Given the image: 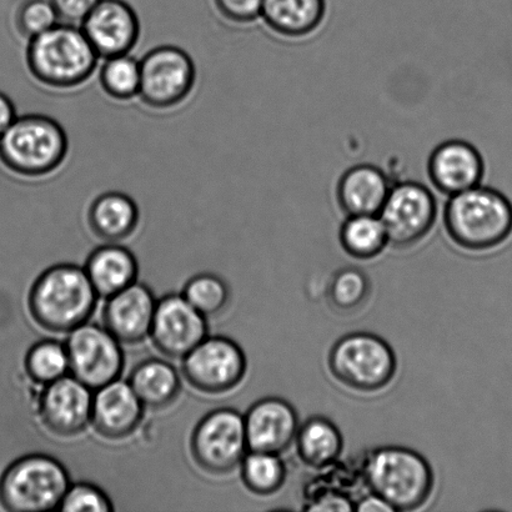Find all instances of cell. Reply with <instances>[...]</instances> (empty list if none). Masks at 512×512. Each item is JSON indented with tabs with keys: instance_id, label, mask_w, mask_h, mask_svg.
Listing matches in <instances>:
<instances>
[{
	"instance_id": "cell-1",
	"label": "cell",
	"mask_w": 512,
	"mask_h": 512,
	"mask_svg": "<svg viewBox=\"0 0 512 512\" xmlns=\"http://www.w3.org/2000/svg\"><path fill=\"white\" fill-rule=\"evenodd\" d=\"M98 296L84 268L58 264L34 281L28 306L40 328L65 334L88 323L97 309Z\"/></svg>"
},
{
	"instance_id": "cell-2",
	"label": "cell",
	"mask_w": 512,
	"mask_h": 512,
	"mask_svg": "<svg viewBox=\"0 0 512 512\" xmlns=\"http://www.w3.org/2000/svg\"><path fill=\"white\" fill-rule=\"evenodd\" d=\"M444 224L450 239L461 249L488 252L510 238L512 204L498 190L478 185L450 197Z\"/></svg>"
},
{
	"instance_id": "cell-3",
	"label": "cell",
	"mask_w": 512,
	"mask_h": 512,
	"mask_svg": "<svg viewBox=\"0 0 512 512\" xmlns=\"http://www.w3.org/2000/svg\"><path fill=\"white\" fill-rule=\"evenodd\" d=\"M99 55L78 25L58 23L29 40V72L52 89H73L92 77Z\"/></svg>"
},
{
	"instance_id": "cell-4",
	"label": "cell",
	"mask_w": 512,
	"mask_h": 512,
	"mask_svg": "<svg viewBox=\"0 0 512 512\" xmlns=\"http://www.w3.org/2000/svg\"><path fill=\"white\" fill-rule=\"evenodd\" d=\"M366 486L396 511H413L428 503L434 473L428 460L403 446H383L364 456Z\"/></svg>"
},
{
	"instance_id": "cell-5",
	"label": "cell",
	"mask_w": 512,
	"mask_h": 512,
	"mask_svg": "<svg viewBox=\"0 0 512 512\" xmlns=\"http://www.w3.org/2000/svg\"><path fill=\"white\" fill-rule=\"evenodd\" d=\"M68 137L57 120L43 114L15 118L0 137V160L13 173L42 178L63 164Z\"/></svg>"
},
{
	"instance_id": "cell-6",
	"label": "cell",
	"mask_w": 512,
	"mask_h": 512,
	"mask_svg": "<svg viewBox=\"0 0 512 512\" xmlns=\"http://www.w3.org/2000/svg\"><path fill=\"white\" fill-rule=\"evenodd\" d=\"M70 484L68 470L53 456L25 455L10 464L0 478V504L12 512L59 509Z\"/></svg>"
},
{
	"instance_id": "cell-7",
	"label": "cell",
	"mask_w": 512,
	"mask_h": 512,
	"mask_svg": "<svg viewBox=\"0 0 512 512\" xmlns=\"http://www.w3.org/2000/svg\"><path fill=\"white\" fill-rule=\"evenodd\" d=\"M329 368L340 384L358 393H378L396 374L391 346L371 333H351L336 341L329 354Z\"/></svg>"
},
{
	"instance_id": "cell-8",
	"label": "cell",
	"mask_w": 512,
	"mask_h": 512,
	"mask_svg": "<svg viewBox=\"0 0 512 512\" xmlns=\"http://www.w3.org/2000/svg\"><path fill=\"white\" fill-rule=\"evenodd\" d=\"M244 416L223 408L203 416L190 438V454L204 473L214 476L232 474L248 454Z\"/></svg>"
},
{
	"instance_id": "cell-9",
	"label": "cell",
	"mask_w": 512,
	"mask_h": 512,
	"mask_svg": "<svg viewBox=\"0 0 512 512\" xmlns=\"http://www.w3.org/2000/svg\"><path fill=\"white\" fill-rule=\"evenodd\" d=\"M195 77L193 59L185 50L162 45L140 60L139 98L152 109L178 107L192 93Z\"/></svg>"
},
{
	"instance_id": "cell-10",
	"label": "cell",
	"mask_w": 512,
	"mask_h": 512,
	"mask_svg": "<svg viewBox=\"0 0 512 512\" xmlns=\"http://www.w3.org/2000/svg\"><path fill=\"white\" fill-rule=\"evenodd\" d=\"M247 370L243 349L225 336H207L185 356L182 365L188 384L208 395H222L238 388Z\"/></svg>"
},
{
	"instance_id": "cell-11",
	"label": "cell",
	"mask_w": 512,
	"mask_h": 512,
	"mask_svg": "<svg viewBox=\"0 0 512 512\" xmlns=\"http://www.w3.org/2000/svg\"><path fill=\"white\" fill-rule=\"evenodd\" d=\"M389 244L410 249L428 237L438 218V203L424 184L404 182L391 188L379 214Z\"/></svg>"
},
{
	"instance_id": "cell-12",
	"label": "cell",
	"mask_w": 512,
	"mask_h": 512,
	"mask_svg": "<svg viewBox=\"0 0 512 512\" xmlns=\"http://www.w3.org/2000/svg\"><path fill=\"white\" fill-rule=\"evenodd\" d=\"M70 374L89 389L98 390L118 380L124 369L122 346L104 326L84 324L65 341Z\"/></svg>"
},
{
	"instance_id": "cell-13",
	"label": "cell",
	"mask_w": 512,
	"mask_h": 512,
	"mask_svg": "<svg viewBox=\"0 0 512 512\" xmlns=\"http://www.w3.org/2000/svg\"><path fill=\"white\" fill-rule=\"evenodd\" d=\"M207 320L183 295L168 294L157 301L150 338L160 353L183 360L207 338Z\"/></svg>"
},
{
	"instance_id": "cell-14",
	"label": "cell",
	"mask_w": 512,
	"mask_h": 512,
	"mask_svg": "<svg viewBox=\"0 0 512 512\" xmlns=\"http://www.w3.org/2000/svg\"><path fill=\"white\" fill-rule=\"evenodd\" d=\"M38 400L40 423L50 434L70 439L92 425L93 390L74 376L43 386Z\"/></svg>"
},
{
	"instance_id": "cell-15",
	"label": "cell",
	"mask_w": 512,
	"mask_h": 512,
	"mask_svg": "<svg viewBox=\"0 0 512 512\" xmlns=\"http://www.w3.org/2000/svg\"><path fill=\"white\" fill-rule=\"evenodd\" d=\"M80 28L104 59L129 54L140 35L138 15L124 0H99Z\"/></svg>"
},
{
	"instance_id": "cell-16",
	"label": "cell",
	"mask_w": 512,
	"mask_h": 512,
	"mask_svg": "<svg viewBox=\"0 0 512 512\" xmlns=\"http://www.w3.org/2000/svg\"><path fill=\"white\" fill-rule=\"evenodd\" d=\"M157 300L147 285L134 283L109 296L103 326L120 344L137 345L150 336Z\"/></svg>"
},
{
	"instance_id": "cell-17",
	"label": "cell",
	"mask_w": 512,
	"mask_h": 512,
	"mask_svg": "<svg viewBox=\"0 0 512 512\" xmlns=\"http://www.w3.org/2000/svg\"><path fill=\"white\" fill-rule=\"evenodd\" d=\"M249 451L281 455L294 443L299 418L293 405L280 398L255 403L244 416Z\"/></svg>"
},
{
	"instance_id": "cell-18",
	"label": "cell",
	"mask_w": 512,
	"mask_h": 512,
	"mask_svg": "<svg viewBox=\"0 0 512 512\" xmlns=\"http://www.w3.org/2000/svg\"><path fill=\"white\" fill-rule=\"evenodd\" d=\"M484 159L473 144L465 140H448L431 153L428 173L440 193L453 197L478 187L484 178Z\"/></svg>"
},
{
	"instance_id": "cell-19",
	"label": "cell",
	"mask_w": 512,
	"mask_h": 512,
	"mask_svg": "<svg viewBox=\"0 0 512 512\" xmlns=\"http://www.w3.org/2000/svg\"><path fill=\"white\" fill-rule=\"evenodd\" d=\"M93 396L92 426L102 438L120 441L137 433L144 405L127 381L115 380Z\"/></svg>"
},
{
	"instance_id": "cell-20",
	"label": "cell",
	"mask_w": 512,
	"mask_h": 512,
	"mask_svg": "<svg viewBox=\"0 0 512 512\" xmlns=\"http://www.w3.org/2000/svg\"><path fill=\"white\" fill-rule=\"evenodd\" d=\"M389 179L375 165L360 164L346 170L336 187V199L350 215H379L390 193Z\"/></svg>"
},
{
	"instance_id": "cell-21",
	"label": "cell",
	"mask_w": 512,
	"mask_h": 512,
	"mask_svg": "<svg viewBox=\"0 0 512 512\" xmlns=\"http://www.w3.org/2000/svg\"><path fill=\"white\" fill-rule=\"evenodd\" d=\"M84 269L95 291L104 298L137 283L139 274L137 258L118 243H107L95 249Z\"/></svg>"
},
{
	"instance_id": "cell-22",
	"label": "cell",
	"mask_w": 512,
	"mask_h": 512,
	"mask_svg": "<svg viewBox=\"0 0 512 512\" xmlns=\"http://www.w3.org/2000/svg\"><path fill=\"white\" fill-rule=\"evenodd\" d=\"M139 219L137 203L122 192L100 194L88 210L90 230L105 243H120L132 237Z\"/></svg>"
},
{
	"instance_id": "cell-23",
	"label": "cell",
	"mask_w": 512,
	"mask_h": 512,
	"mask_svg": "<svg viewBox=\"0 0 512 512\" xmlns=\"http://www.w3.org/2000/svg\"><path fill=\"white\" fill-rule=\"evenodd\" d=\"M128 383L145 409L160 411L177 403L182 393V380L177 369L167 361H140L130 373Z\"/></svg>"
},
{
	"instance_id": "cell-24",
	"label": "cell",
	"mask_w": 512,
	"mask_h": 512,
	"mask_svg": "<svg viewBox=\"0 0 512 512\" xmlns=\"http://www.w3.org/2000/svg\"><path fill=\"white\" fill-rule=\"evenodd\" d=\"M325 0H263L261 18L275 33L304 38L323 23Z\"/></svg>"
},
{
	"instance_id": "cell-25",
	"label": "cell",
	"mask_w": 512,
	"mask_h": 512,
	"mask_svg": "<svg viewBox=\"0 0 512 512\" xmlns=\"http://www.w3.org/2000/svg\"><path fill=\"white\" fill-rule=\"evenodd\" d=\"M295 441L301 461L318 470L338 463L344 449L338 426L324 416H313L299 426Z\"/></svg>"
},
{
	"instance_id": "cell-26",
	"label": "cell",
	"mask_w": 512,
	"mask_h": 512,
	"mask_svg": "<svg viewBox=\"0 0 512 512\" xmlns=\"http://www.w3.org/2000/svg\"><path fill=\"white\" fill-rule=\"evenodd\" d=\"M340 244L353 258L370 260L384 252L389 239L379 215H350L341 225Z\"/></svg>"
},
{
	"instance_id": "cell-27",
	"label": "cell",
	"mask_w": 512,
	"mask_h": 512,
	"mask_svg": "<svg viewBox=\"0 0 512 512\" xmlns=\"http://www.w3.org/2000/svg\"><path fill=\"white\" fill-rule=\"evenodd\" d=\"M242 480L255 495L270 496L283 488L286 466L278 454L248 451L240 464Z\"/></svg>"
},
{
	"instance_id": "cell-28",
	"label": "cell",
	"mask_w": 512,
	"mask_h": 512,
	"mask_svg": "<svg viewBox=\"0 0 512 512\" xmlns=\"http://www.w3.org/2000/svg\"><path fill=\"white\" fill-rule=\"evenodd\" d=\"M371 294L369 276L358 268L336 271L328 289L330 308L339 314H354L363 309Z\"/></svg>"
},
{
	"instance_id": "cell-29",
	"label": "cell",
	"mask_w": 512,
	"mask_h": 512,
	"mask_svg": "<svg viewBox=\"0 0 512 512\" xmlns=\"http://www.w3.org/2000/svg\"><path fill=\"white\" fill-rule=\"evenodd\" d=\"M25 371L38 385H49L70 373L65 343L42 340L35 343L25 356Z\"/></svg>"
},
{
	"instance_id": "cell-30",
	"label": "cell",
	"mask_w": 512,
	"mask_h": 512,
	"mask_svg": "<svg viewBox=\"0 0 512 512\" xmlns=\"http://www.w3.org/2000/svg\"><path fill=\"white\" fill-rule=\"evenodd\" d=\"M182 295L207 319L222 315L230 303L229 286L220 276L210 273L193 276Z\"/></svg>"
},
{
	"instance_id": "cell-31",
	"label": "cell",
	"mask_w": 512,
	"mask_h": 512,
	"mask_svg": "<svg viewBox=\"0 0 512 512\" xmlns=\"http://www.w3.org/2000/svg\"><path fill=\"white\" fill-rule=\"evenodd\" d=\"M99 79L110 98L133 99L140 89V62L129 54L107 58L100 68Z\"/></svg>"
},
{
	"instance_id": "cell-32",
	"label": "cell",
	"mask_w": 512,
	"mask_h": 512,
	"mask_svg": "<svg viewBox=\"0 0 512 512\" xmlns=\"http://www.w3.org/2000/svg\"><path fill=\"white\" fill-rule=\"evenodd\" d=\"M58 23V14L50 0H27L17 13L19 33L29 40L47 32Z\"/></svg>"
},
{
	"instance_id": "cell-33",
	"label": "cell",
	"mask_w": 512,
	"mask_h": 512,
	"mask_svg": "<svg viewBox=\"0 0 512 512\" xmlns=\"http://www.w3.org/2000/svg\"><path fill=\"white\" fill-rule=\"evenodd\" d=\"M59 510L67 512L113 511L112 500L97 485L90 483L70 484Z\"/></svg>"
},
{
	"instance_id": "cell-34",
	"label": "cell",
	"mask_w": 512,
	"mask_h": 512,
	"mask_svg": "<svg viewBox=\"0 0 512 512\" xmlns=\"http://www.w3.org/2000/svg\"><path fill=\"white\" fill-rule=\"evenodd\" d=\"M219 13L229 22L248 24L261 17L263 0H214Z\"/></svg>"
},
{
	"instance_id": "cell-35",
	"label": "cell",
	"mask_w": 512,
	"mask_h": 512,
	"mask_svg": "<svg viewBox=\"0 0 512 512\" xmlns=\"http://www.w3.org/2000/svg\"><path fill=\"white\" fill-rule=\"evenodd\" d=\"M50 2L58 14L60 23L80 27L99 0H50Z\"/></svg>"
},
{
	"instance_id": "cell-36",
	"label": "cell",
	"mask_w": 512,
	"mask_h": 512,
	"mask_svg": "<svg viewBox=\"0 0 512 512\" xmlns=\"http://www.w3.org/2000/svg\"><path fill=\"white\" fill-rule=\"evenodd\" d=\"M355 511L359 512H395L391 506L381 499L379 495L370 493L364 495L358 503L355 504Z\"/></svg>"
},
{
	"instance_id": "cell-37",
	"label": "cell",
	"mask_w": 512,
	"mask_h": 512,
	"mask_svg": "<svg viewBox=\"0 0 512 512\" xmlns=\"http://www.w3.org/2000/svg\"><path fill=\"white\" fill-rule=\"evenodd\" d=\"M17 115H15V108L12 100L7 95L0 92V137L14 122Z\"/></svg>"
}]
</instances>
